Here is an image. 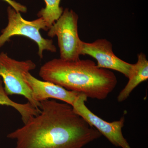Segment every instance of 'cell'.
I'll return each instance as SVG.
<instances>
[{
  "instance_id": "obj_6",
  "label": "cell",
  "mask_w": 148,
  "mask_h": 148,
  "mask_svg": "<svg viewBox=\"0 0 148 148\" xmlns=\"http://www.w3.org/2000/svg\"><path fill=\"white\" fill-rule=\"evenodd\" d=\"M87 98L83 93H81L78 96L72 106L75 112L98 130L114 145L121 148H131L122 132L125 121V116H123L119 120L112 122L106 121L86 107L85 102Z\"/></svg>"
},
{
  "instance_id": "obj_1",
  "label": "cell",
  "mask_w": 148,
  "mask_h": 148,
  "mask_svg": "<svg viewBox=\"0 0 148 148\" xmlns=\"http://www.w3.org/2000/svg\"><path fill=\"white\" fill-rule=\"evenodd\" d=\"M41 112L7 135L15 148H82L101 134L75 112L55 100L41 101Z\"/></svg>"
},
{
  "instance_id": "obj_4",
  "label": "cell",
  "mask_w": 148,
  "mask_h": 148,
  "mask_svg": "<svg viewBox=\"0 0 148 148\" xmlns=\"http://www.w3.org/2000/svg\"><path fill=\"white\" fill-rule=\"evenodd\" d=\"M36 67V64L32 60L17 61L10 57L7 53H0V77L2 79L7 94L22 95L35 108L40 110L41 103L33 98L32 89L26 78L27 74Z\"/></svg>"
},
{
  "instance_id": "obj_11",
  "label": "cell",
  "mask_w": 148,
  "mask_h": 148,
  "mask_svg": "<svg viewBox=\"0 0 148 148\" xmlns=\"http://www.w3.org/2000/svg\"><path fill=\"white\" fill-rule=\"evenodd\" d=\"M3 81L0 77V106H10L18 111L21 116L26 114L29 110L27 103L21 104L12 100L7 94L3 85Z\"/></svg>"
},
{
  "instance_id": "obj_5",
  "label": "cell",
  "mask_w": 148,
  "mask_h": 148,
  "mask_svg": "<svg viewBox=\"0 0 148 148\" xmlns=\"http://www.w3.org/2000/svg\"><path fill=\"white\" fill-rule=\"evenodd\" d=\"M78 21L77 14L72 10L66 8L49 29V37L58 38L61 59L73 61L79 59L82 40L79 36Z\"/></svg>"
},
{
  "instance_id": "obj_12",
  "label": "cell",
  "mask_w": 148,
  "mask_h": 148,
  "mask_svg": "<svg viewBox=\"0 0 148 148\" xmlns=\"http://www.w3.org/2000/svg\"><path fill=\"white\" fill-rule=\"evenodd\" d=\"M6 2L8 3L11 7L14 9L15 10L19 12L26 13L27 12V8L26 6L16 2L13 0H3Z\"/></svg>"
},
{
  "instance_id": "obj_2",
  "label": "cell",
  "mask_w": 148,
  "mask_h": 148,
  "mask_svg": "<svg viewBox=\"0 0 148 148\" xmlns=\"http://www.w3.org/2000/svg\"><path fill=\"white\" fill-rule=\"evenodd\" d=\"M39 74L44 81L99 100L106 99L117 84L113 72L98 68L87 59L69 61L54 58L42 65Z\"/></svg>"
},
{
  "instance_id": "obj_3",
  "label": "cell",
  "mask_w": 148,
  "mask_h": 148,
  "mask_svg": "<svg viewBox=\"0 0 148 148\" xmlns=\"http://www.w3.org/2000/svg\"><path fill=\"white\" fill-rule=\"evenodd\" d=\"M8 24L2 31L0 36V47L10 40L12 37L16 36H23L34 41L38 47V54L42 58L45 51L56 52V48L52 40L44 38L41 35V30L47 31L49 28L44 19L42 17L32 21L24 19L20 12L12 7L7 9Z\"/></svg>"
},
{
  "instance_id": "obj_7",
  "label": "cell",
  "mask_w": 148,
  "mask_h": 148,
  "mask_svg": "<svg viewBox=\"0 0 148 148\" xmlns=\"http://www.w3.org/2000/svg\"><path fill=\"white\" fill-rule=\"evenodd\" d=\"M81 55H88L97 61L98 68L114 70L128 78L133 64L125 62L114 53L112 45L106 39H99L92 42L82 41Z\"/></svg>"
},
{
  "instance_id": "obj_10",
  "label": "cell",
  "mask_w": 148,
  "mask_h": 148,
  "mask_svg": "<svg viewBox=\"0 0 148 148\" xmlns=\"http://www.w3.org/2000/svg\"><path fill=\"white\" fill-rule=\"evenodd\" d=\"M44 1L45 7L42 9L39 12L38 16L39 17H42L44 19L49 29L61 16L64 9L60 6L61 0Z\"/></svg>"
},
{
  "instance_id": "obj_8",
  "label": "cell",
  "mask_w": 148,
  "mask_h": 148,
  "mask_svg": "<svg viewBox=\"0 0 148 148\" xmlns=\"http://www.w3.org/2000/svg\"><path fill=\"white\" fill-rule=\"evenodd\" d=\"M26 78L32 89L33 98L38 103L51 98L72 106L78 96L82 93L67 90L52 82L40 80L30 73L27 74Z\"/></svg>"
},
{
  "instance_id": "obj_9",
  "label": "cell",
  "mask_w": 148,
  "mask_h": 148,
  "mask_svg": "<svg viewBox=\"0 0 148 148\" xmlns=\"http://www.w3.org/2000/svg\"><path fill=\"white\" fill-rule=\"evenodd\" d=\"M138 61L133 64L128 82L124 88L121 90L117 101L122 102L128 98L132 90L140 84L148 79V61L145 53H140L138 55Z\"/></svg>"
}]
</instances>
